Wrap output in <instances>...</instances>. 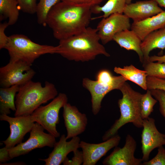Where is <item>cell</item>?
Masks as SVG:
<instances>
[{"label":"cell","instance_id":"obj_1","mask_svg":"<svg viewBox=\"0 0 165 165\" xmlns=\"http://www.w3.org/2000/svg\"><path fill=\"white\" fill-rule=\"evenodd\" d=\"M91 8L60 1L49 11L46 24L59 41L78 34L88 27L92 19Z\"/></svg>","mask_w":165,"mask_h":165},{"label":"cell","instance_id":"obj_2","mask_svg":"<svg viewBox=\"0 0 165 165\" xmlns=\"http://www.w3.org/2000/svg\"><path fill=\"white\" fill-rule=\"evenodd\" d=\"M100 41L97 28L88 27L78 34L60 40L56 53L76 62L92 61L100 55L110 57Z\"/></svg>","mask_w":165,"mask_h":165},{"label":"cell","instance_id":"obj_3","mask_svg":"<svg viewBox=\"0 0 165 165\" xmlns=\"http://www.w3.org/2000/svg\"><path fill=\"white\" fill-rule=\"evenodd\" d=\"M58 92L53 83L46 81L44 86L31 80L20 86L15 99V116L31 115L41 105L53 99Z\"/></svg>","mask_w":165,"mask_h":165},{"label":"cell","instance_id":"obj_4","mask_svg":"<svg viewBox=\"0 0 165 165\" xmlns=\"http://www.w3.org/2000/svg\"><path fill=\"white\" fill-rule=\"evenodd\" d=\"M119 90L123 95L122 97L118 101L120 117L103 135V141L116 134L118 130L128 123H132L137 128L143 127V119L141 113V100L142 94L134 90L126 82Z\"/></svg>","mask_w":165,"mask_h":165},{"label":"cell","instance_id":"obj_5","mask_svg":"<svg viewBox=\"0 0 165 165\" xmlns=\"http://www.w3.org/2000/svg\"><path fill=\"white\" fill-rule=\"evenodd\" d=\"M4 49L8 51L10 61L21 60L31 65L42 55L56 53L57 47L37 43L23 35L14 34L9 36Z\"/></svg>","mask_w":165,"mask_h":165},{"label":"cell","instance_id":"obj_6","mask_svg":"<svg viewBox=\"0 0 165 165\" xmlns=\"http://www.w3.org/2000/svg\"><path fill=\"white\" fill-rule=\"evenodd\" d=\"M67 95L60 93L47 105L40 106L31 115L33 121L40 124L49 133L56 138L60 136L56 125L59 122L60 109L68 103Z\"/></svg>","mask_w":165,"mask_h":165},{"label":"cell","instance_id":"obj_7","mask_svg":"<svg viewBox=\"0 0 165 165\" xmlns=\"http://www.w3.org/2000/svg\"><path fill=\"white\" fill-rule=\"evenodd\" d=\"M30 64L21 60L10 61L0 68V86L7 88L15 85H23L35 74Z\"/></svg>","mask_w":165,"mask_h":165},{"label":"cell","instance_id":"obj_8","mask_svg":"<svg viewBox=\"0 0 165 165\" xmlns=\"http://www.w3.org/2000/svg\"><path fill=\"white\" fill-rule=\"evenodd\" d=\"M44 130L39 123H35L30 131L29 137L26 141L8 149L11 159L26 154L37 148L46 146L53 147L56 142V138L45 133Z\"/></svg>","mask_w":165,"mask_h":165},{"label":"cell","instance_id":"obj_9","mask_svg":"<svg viewBox=\"0 0 165 165\" xmlns=\"http://www.w3.org/2000/svg\"><path fill=\"white\" fill-rule=\"evenodd\" d=\"M127 81L121 75L116 76L114 81L111 83L99 82L87 78L83 79L82 86L91 94L92 111L94 115H96L99 112L102 100L106 95L112 90H119Z\"/></svg>","mask_w":165,"mask_h":165},{"label":"cell","instance_id":"obj_10","mask_svg":"<svg viewBox=\"0 0 165 165\" xmlns=\"http://www.w3.org/2000/svg\"><path fill=\"white\" fill-rule=\"evenodd\" d=\"M0 120L6 121L9 124L10 134L6 140L2 141L8 149L22 142L25 135L30 132L35 123L31 115L13 117L8 115L1 114Z\"/></svg>","mask_w":165,"mask_h":165},{"label":"cell","instance_id":"obj_11","mask_svg":"<svg viewBox=\"0 0 165 165\" xmlns=\"http://www.w3.org/2000/svg\"><path fill=\"white\" fill-rule=\"evenodd\" d=\"M131 24L130 19L125 14L115 13L103 18L96 28L100 41L105 44L113 40L117 33L130 29Z\"/></svg>","mask_w":165,"mask_h":165},{"label":"cell","instance_id":"obj_12","mask_svg":"<svg viewBox=\"0 0 165 165\" xmlns=\"http://www.w3.org/2000/svg\"><path fill=\"white\" fill-rule=\"evenodd\" d=\"M143 129L141 134V149L143 161L149 159L151 152L156 148L165 145V134L160 132L157 129L155 119L148 118L143 119Z\"/></svg>","mask_w":165,"mask_h":165},{"label":"cell","instance_id":"obj_13","mask_svg":"<svg viewBox=\"0 0 165 165\" xmlns=\"http://www.w3.org/2000/svg\"><path fill=\"white\" fill-rule=\"evenodd\" d=\"M137 143L130 134L126 137L125 145L121 148L117 146L102 162L105 165H142V159L137 158L134 156Z\"/></svg>","mask_w":165,"mask_h":165},{"label":"cell","instance_id":"obj_14","mask_svg":"<svg viewBox=\"0 0 165 165\" xmlns=\"http://www.w3.org/2000/svg\"><path fill=\"white\" fill-rule=\"evenodd\" d=\"M120 140V137L117 134L104 142L98 144L81 141L79 147L82 149L83 154L82 165H95L109 150L117 146Z\"/></svg>","mask_w":165,"mask_h":165},{"label":"cell","instance_id":"obj_15","mask_svg":"<svg viewBox=\"0 0 165 165\" xmlns=\"http://www.w3.org/2000/svg\"><path fill=\"white\" fill-rule=\"evenodd\" d=\"M63 108V116L67 130V139L78 136L83 133L88 123L86 114L80 112L75 106L68 103Z\"/></svg>","mask_w":165,"mask_h":165},{"label":"cell","instance_id":"obj_16","mask_svg":"<svg viewBox=\"0 0 165 165\" xmlns=\"http://www.w3.org/2000/svg\"><path fill=\"white\" fill-rule=\"evenodd\" d=\"M64 134L61 136L58 141L55 144L53 149L49 154L48 157L44 159H39L45 162V165H59L63 163L68 154L71 152H75L79 148L80 138L76 136L67 141Z\"/></svg>","mask_w":165,"mask_h":165},{"label":"cell","instance_id":"obj_17","mask_svg":"<svg viewBox=\"0 0 165 165\" xmlns=\"http://www.w3.org/2000/svg\"><path fill=\"white\" fill-rule=\"evenodd\" d=\"M163 10L154 0L138 1L126 4L123 13L133 22L139 21L155 15Z\"/></svg>","mask_w":165,"mask_h":165},{"label":"cell","instance_id":"obj_18","mask_svg":"<svg viewBox=\"0 0 165 165\" xmlns=\"http://www.w3.org/2000/svg\"><path fill=\"white\" fill-rule=\"evenodd\" d=\"M165 26V11L139 21L133 22L130 29L142 41L150 33Z\"/></svg>","mask_w":165,"mask_h":165},{"label":"cell","instance_id":"obj_19","mask_svg":"<svg viewBox=\"0 0 165 165\" xmlns=\"http://www.w3.org/2000/svg\"><path fill=\"white\" fill-rule=\"evenodd\" d=\"M113 40L122 48L135 51L143 64L144 57L141 46L142 41L134 31L127 29L119 32L114 36Z\"/></svg>","mask_w":165,"mask_h":165},{"label":"cell","instance_id":"obj_20","mask_svg":"<svg viewBox=\"0 0 165 165\" xmlns=\"http://www.w3.org/2000/svg\"><path fill=\"white\" fill-rule=\"evenodd\" d=\"M141 46L144 57L143 64L148 61L150 53L152 50L165 49V26L148 34L142 41Z\"/></svg>","mask_w":165,"mask_h":165},{"label":"cell","instance_id":"obj_21","mask_svg":"<svg viewBox=\"0 0 165 165\" xmlns=\"http://www.w3.org/2000/svg\"><path fill=\"white\" fill-rule=\"evenodd\" d=\"M114 72L122 75L127 80L136 83L143 90H147V78L148 75L145 70L139 69L132 64L121 68L115 67Z\"/></svg>","mask_w":165,"mask_h":165},{"label":"cell","instance_id":"obj_22","mask_svg":"<svg viewBox=\"0 0 165 165\" xmlns=\"http://www.w3.org/2000/svg\"><path fill=\"white\" fill-rule=\"evenodd\" d=\"M20 86L15 85L7 88H0V113L8 115L10 110L15 111V98L18 92Z\"/></svg>","mask_w":165,"mask_h":165},{"label":"cell","instance_id":"obj_23","mask_svg":"<svg viewBox=\"0 0 165 165\" xmlns=\"http://www.w3.org/2000/svg\"><path fill=\"white\" fill-rule=\"evenodd\" d=\"M16 0H0V20L8 19L9 25L15 24L19 15V10Z\"/></svg>","mask_w":165,"mask_h":165},{"label":"cell","instance_id":"obj_24","mask_svg":"<svg viewBox=\"0 0 165 165\" xmlns=\"http://www.w3.org/2000/svg\"><path fill=\"white\" fill-rule=\"evenodd\" d=\"M126 4V0H108L104 5L96 6L91 8V9L92 13H103L98 17L106 18L113 13H123Z\"/></svg>","mask_w":165,"mask_h":165},{"label":"cell","instance_id":"obj_25","mask_svg":"<svg viewBox=\"0 0 165 165\" xmlns=\"http://www.w3.org/2000/svg\"><path fill=\"white\" fill-rule=\"evenodd\" d=\"M60 1V0H39L36 13L38 24L44 26L47 25L46 20L48 13L52 7Z\"/></svg>","mask_w":165,"mask_h":165},{"label":"cell","instance_id":"obj_26","mask_svg":"<svg viewBox=\"0 0 165 165\" xmlns=\"http://www.w3.org/2000/svg\"><path fill=\"white\" fill-rule=\"evenodd\" d=\"M158 102L154 98L150 90H147L146 92L142 96L141 100V113L142 119L148 117L153 110V107Z\"/></svg>","mask_w":165,"mask_h":165},{"label":"cell","instance_id":"obj_27","mask_svg":"<svg viewBox=\"0 0 165 165\" xmlns=\"http://www.w3.org/2000/svg\"><path fill=\"white\" fill-rule=\"evenodd\" d=\"M142 64L148 76L165 79V63L148 61Z\"/></svg>","mask_w":165,"mask_h":165},{"label":"cell","instance_id":"obj_28","mask_svg":"<svg viewBox=\"0 0 165 165\" xmlns=\"http://www.w3.org/2000/svg\"><path fill=\"white\" fill-rule=\"evenodd\" d=\"M20 9L28 14L36 13L37 3V0H16Z\"/></svg>","mask_w":165,"mask_h":165},{"label":"cell","instance_id":"obj_29","mask_svg":"<svg viewBox=\"0 0 165 165\" xmlns=\"http://www.w3.org/2000/svg\"><path fill=\"white\" fill-rule=\"evenodd\" d=\"M142 165H165V148L163 145L158 148V152L153 158L142 163Z\"/></svg>","mask_w":165,"mask_h":165},{"label":"cell","instance_id":"obj_30","mask_svg":"<svg viewBox=\"0 0 165 165\" xmlns=\"http://www.w3.org/2000/svg\"><path fill=\"white\" fill-rule=\"evenodd\" d=\"M150 90L152 95L159 102L160 111L165 119V91L158 89Z\"/></svg>","mask_w":165,"mask_h":165},{"label":"cell","instance_id":"obj_31","mask_svg":"<svg viewBox=\"0 0 165 165\" xmlns=\"http://www.w3.org/2000/svg\"><path fill=\"white\" fill-rule=\"evenodd\" d=\"M105 0H60L75 6L91 8L99 5Z\"/></svg>","mask_w":165,"mask_h":165},{"label":"cell","instance_id":"obj_32","mask_svg":"<svg viewBox=\"0 0 165 165\" xmlns=\"http://www.w3.org/2000/svg\"><path fill=\"white\" fill-rule=\"evenodd\" d=\"M147 85V90L158 89L165 91V79L148 76Z\"/></svg>","mask_w":165,"mask_h":165},{"label":"cell","instance_id":"obj_33","mask_svg":"<svg viewBox=\"0 0 165 165\" xmlns=\"http://www.w3.org/2000/svg\"><path fill=\"white\" fill-rule=\"evenodd\" d=\"M116 76H113L107 69H102L99 71L96 76V80L99 82L111 83L114 81Z\"/></svg>","mask_w":165,"mask_h":165},{"label":"cell","instance_id":"obj_34","mask_svg":"<svg viewBox=\"0 0 165 165\" xmlns=\"http://www.w3.org/2000/svg\"><path fill=\"white\" fill-rule=\"evenodd\" d=\"M73 157L71 160H69L67 157L63 163L64 165H80L82 164L83 162V154L82 151L78 149L74 152Z\"/></svg>","mask_w":165,"mask_h":165},{"label":"cell","instance_id":"obj_35","mask_svg":"<svg viewBox=\"0 0 165 165\" xmlns=\"http://www.w3.org/2000/svg\"><path fill=\"white\" fill-rule=\"evenodd\" d=\"M9 26L8 22L0 24V49H4L8 41L9 37L5 33V29Z\"/></svg>","mask_w":165,"mask_h":165},{"label":"cell","instance_id":"obj_36","mask_svg":"<svg viewBox=\"0 0 165 165\" xmlns=\"http://www.w3.org/2000/svg\"><path fill=\"white\" fill-rule=\"evenodd\" d=\"M11 159L8 149L6 147L0 149V163H6Z\"/></svg>","mask_w":165,"mask_h":165},{"label":"cell","instance_id":"obj_37","mask_svg":"<svg viewBox=\"0 0 165 165\" xmlns=\"http://www.w3.org/2000/svg\"><path fill=\"white\" fill-rule=\"evenodd\" d=\"M148 61L151 62L157 61L161 63H165V55L161 56L154 55L150 56Z\"/></svg>","mask_w":165,"mask_h":165},{"label":"cell","instance_id":"obj_38","mask_svg":"<svg viewBox=\"0 0 165 165\" xmlns=\"http://www.w3.org/2000/svg\"><path fill=\"white\" fill-rule=\"evenodd\" d=\"M1 165H25L26 163H24V162H20V161H18V162H12V163H1L0 164Z\"/></svg>","mask_w":165,"mask_h":165},{"label":"cell","instance_id":"obj_39","mask_svg":"<svg viewBox=\"0 0 165 165\" xmlns=\"http://www.w3.org/2000/svg\"><path fill=\"white\" fill-rule=\"evenodd\" d=\"M158 4L160 7L165 8V0H154Z\"/></svg>","mask_w":165,"mask_h":165},{"label":"cell","instance_id":"obj_40","mask_svg":"<svg viewBox=\"0 0 165 165\" xmlns=\"http://www.w3.org/2000/svg\"><path fill=\"white\" fill-rule=\"evenodd\" d=\"M132 0H126V4H128L131 3Z\"/></svg>","mask_w":165,"mask_h":165}]
</instances>
